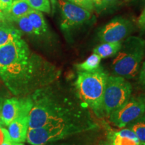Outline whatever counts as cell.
I'll return each instance as SVG.
<instances>
[{"instance_id":"6da1fadb","label":"cell","mask_w":145,"mask_h":145,"mask_svg":"<svg viewBox=\"0 0 145 145\" xmlns=\"http://www.w3.org/2000/svg\"><path fill=\"white\" fill-rule=\"evenodd\" d=\"M57 75V71L32 53L22 39L0 46V77L15 95L33 93Z\"/></svg>"},{"instance_id":"7a4b0ae2","label":"cell","mask_w":145,"mask_h":145,"mask_svg":"<svg viewBox=\"0 0 145 145\" xmlns=\"http://www.w3.org/2000/svg\"><path fill=\"white\" fill-rule=\"evenodd\" d=\"M32 107L29 129L51 124L90 120L88 108L75 92L61 91L47 86L30 95Z\"/></svg>"},{"instance_id":"3957f363","label":"cell","mask_w":145,"mask_h":145,"mask_svg":"<svg viewBox=\"0 0 145 145\" xmlns=\"http://www.w3.org/2000/svg\"><path fill=\"white\" fill-rule=\"evenodd\" d=\"M108 75L101 67L91 72L77 71L76 92L81 100L99 118H103V98Z\"/></svg>"},{"instance_id":"277c9868","label":"cell","mask_w":145,"mask_h":145,"mask_svg":"<svg viewBox=\"0 0 145 145\" xmlns=\"http://www.w3.org/2000/svg\"><path fill=\"white\" fill-rule=\"evenodd\" d=\"M97 128V125L93 120L48 124L40 128L29 129L26 141L32 145H45Z\"/></svg>"},{"instance_id":"5b68a950","label":"cell","mask_w":145,"mask_h":145,"mask_svg":"<svg viewBox=\"0 0 145 145\" xmlns=\"http://www.w3.org/2000/svg\"><path fill=\"white\" fill-rule=\"evenodd\" d=\"M145 54V40L139 36H131L122 41L120 50L112 61L114 75L132 79L140 69Z\"/></svg>"},{"instance_id":"8992f818","label":"cell","mask_w":145,"mask_h":145,"mask_svg":"<svg viewBox=\"0 0 145 145\" xmlns=\"http://www.w3.org/2000/svg\"><path fill=\"white\" fill-rule=\"evenodd\" d=\"M132 86L124 77L108 75L103 98V116L108 117L124 105L132 95Z\"/></svg>"},{"instance_id":"52a82bcc","label":"cell","mask_w":145,"mask_h":145,"mask_svg":"<svg viewBox=\"0 0 145 145\" xmlns=\"http://www.w3.org/2000/svg\"><path fill=\"white\" fill-rule=\"evenodd\" d=\"M145 114V95L139 94L130 97L124 105L112 112L109 120L119 128H124Z\"/></svg>"},{"instance_id":"ba28073f","label":"cell","mask_w":145,"mask_h":145,"mask_svg":"<svg viewBox=\"0 0 145 145\" xmlns=\"http://www.w3.org/2000/svg\"><path fill=\"white\" fill-rule=\"evenodd\" d=\"M133 24L124 17L114 18L101 28L97 37L101 42H122L133 30Z\"/></svg>"},{"instance_id":"9c48e42d","label":"cell","mask_w":145,"mask_h":145,"mask_svg":"<svg viewBox=\"0 0 145 145\" xmlns=\"http://www.w3.org/2000/svg\"><path fill=\"white\" fill-rule=\"evenodd\" d=\"M61 14V29L69 31L88 22L91 18V12L67 1L59 0Z\"/></svg>"},{"instance_id":"30bf717a","label":"cell","mask_w":145,"mask_h":145,"mask_svg":"<svg viewBox=\"0 0 145 145\" xmlns=\"http://www.w3.org/2000/svg\"><path fill=\"white\" fill-rule=\"evenodd\" d=\"M32 107V101L30 95L22 98L16 97L7 99L1 106V120L3 126H8L22 112L30 111Z\"/></svg>"},{"instance_id":"8fae6325","label":"cell","mask_w":145,"mask_h":145,"mask_svg":"<svg viewBox=\"0 0 145 145\" xmlns=\"http://www.w3.org/2000/svg\"><path fill=\"white\" fill-rule=\"evenodd\" d=\"M30 112V111L22 112L8 126L9 136L14 142H24L26 141L29 130Z\"/></svg>"},{"instance_id":"7c38bea8","label":"cell","mask_w":145,"mask_h":145,"mask_svg":"<svg viewBox=\"0 0 145 145\" xmlns=\"http://www.w3.org/2000/svg\"><path fill=\"white\" fill-rule=\"evenodd\" d=\"M108 140L112 142V145H140L141 144L135 134L128 128L109 132Z\"/></svg>"},{"instance_id":"4fadbf2b","label":"cell","mask_w":145,"mask_h":145,"mask_svg":"<svg viewBox=\"0 0 145 145\" xmlns=\"http://www.w3.org/2000/svg\"><path fill=\"white\" fill-rule=\"evenodd\" d=\"M32 8L29 5L27 0H15L13 1L10 9L6 14H3V17L9 21H14V20L27 16Z\"/></svg>"},{"instance_id":"5bb4252c","label":"cell","mask_w":145,"mask_h":145,"mask_svg":"<svg viewBox=\"0 0 145 145\" xmlns=\"http://www.w3.org/2000/svg\"><path fill=\"white\" fill-rule=\"evenodd\" d=\"M27 16L34 29L36 36H40L46 33L48 26L41 12L32 9Z\"/></svg>"},{"instance_id":"9a60e30c","label":"cell","mask_w":145,"mask_h":145,"mask_svg":"<svg viewBox=\"0 0 145 145\" xmlns=\"http://www.w3.org/2000/svg\"><path fill=\"white\" fill-rule=\"evenodd\" d=\"M122 42H104L93 48V53L97 54L101 59H106L116 55L120 50Z\"/></svg>"},{"instance_id":"2e32d148","label":"cell","mask_w":145,"mask_h":145,"mask_svg":"<svg viewBox=\"0 0 145 145\" xmlns=\"http://www.w3.org/2000/svg\"><path fill=\"white\" fill-rule=\"evenodd\" d=\"M22 39V32L14 27L0 25V46Z\"/></svg>"},{"instance_id":"e0dca14e","label":"cell","mask_w":145,"mask_h":145,"mask_svg":"<svg viewBox=\"0 0 145 145\" xmlns=\"http://www.w3.org/2000/svg\"><path fill=\"white\" fill-rule=\"evenodd\" d=\"M101 58L97 54H92L86 61L76 65L77 71L91 72L97 70L100 67Z\"/></svg>"},{"instance_id":"ac0fdd59","label":"cell","mask_w":145,"mask_h":145,"mask_svg":"<svg viewBox=\"0 0 145 145\" xmlns=\"http://www.w3.org/2000/svg\"><path fill=\"white\" fill-rule=\"evenodd\" d=\"M126 128L131 130L141 142H145V114L135 120Z\"/></svg>"},{"instance_id":"d6986e66","label":"cell","mask_w":145,"mask_h":145,"mask_svg":"<svg viewBox=\"0 0 145 145\" xmlns=\"http://www.w3.org/2000/svg\"><path fill=\"white\" fill-rule=\"evenodd\" d=\"M12 22H14L17 24L18 26V30L22 33L24 32V33L30 34V35H36L34 29L32 27L31 23H30L27 16H22V17L14 20Z\"/></svg>"},{"instance_id":"ffe728a7","label":"cell","mask_w":145,"mask_h":145,"mask_svg":"<svg viewBox=\"0 0 145 145\" xmlns=\"http://www.w3.org/2000/svg\"><path fill=\"white\" fill-rule=\"evenodd\" d=\"M29 5L33 10L50 14L51 11V5L50 0H27Z\"/></svg>"},{"instance_id":"44dd1931","label":"cell","mask_w":145,"mask_h":145,"mask_svg":"<svg viewBox=\"0 0 145 145\" xmlns=\"http://www.w3.org/2000/svg\"><path fill=\"white\" fill-rule=\"evenodd\" d=\"M93 1L94 10L97 13H101L114 6L119 0H92Z\"/></svg>"},{"instance_id":"7402d4cb","label":"cell","mask_w":145,"mask_h":145,"mask_svg":"<svg viewBox=\"0 0 145 145\" xmlns=\"http://www.w3.org/2000/svg\"><path fill=\"white\" fill-rule=\"evenodd\" d=\"M69 2L77 5L89 12H92L94 10V6L92 0H67Z\"/></svg>"},{"instance_id":"603a6c76","label":"cell","mask_w":145,"mask_h":145,"mask_svg":"<svg viewBox=\"0 0 145 145\" xmlns=\"http://www.w3.org/2000/svg\"><path fill=\"white\" fill-rule=\"evenodd\" d=\"M14 0H0V12L6 14L10 9Z\"/></svg>"},{"instance_id":"cb8c5ba5","label":"cell","mask_w":145,"mask_h":145,"mask_svg":"<svg viewBox=\"0 0 145 145\" xmlns=\"http://www.w3.org/2000/svg\"><path fill=\"white\" fill-rule=\"evenodd\" d=\"M137 24L141 31L145 32V8L138 18Z\"/></svg>"},{"instance_id":"d4e9b609","label":"cell","mask_w":145,"mask_h":145,"mask_svg":"<svg viewBox=\"0 0 145 145\" xmlns=\"http://www.w3.org/2000/svg\"><path fill=\"white\" fill-rule=\"evenodd\" d=\"M138 82L143 89L145 90V61L143 63L142 67L140 71L138 77Z\"/></svg>"},{"instance_id":"484cf974","label":"cell","mask_w":145,"mask_h":145,"mask_svg":"<svg viewBox=\"0 0 145 145\" xmlns=\"http://www.w3.org/2000/svg\"><path fill=\"white\" fill-rule=\"evenodd\" d=\"M14 143V142H13V141L11 140L10 136H9L8 130H7L6 131H5V135H4V138H3V141L1 142L0 145H13Z\"/></svg>"},{"instance_id":"4316f807","label":"cell","mask_w":145,"mask_h":145,"mask_svg":"<svg viewBox=\"0 0 145 145\" xmlns=\"http://www.w3.org/2000/svg\"><path fill=\"white\" fill-rule=\"evenodd\" d=\"M6 130H7L5 128H4L2 126L0 125V144H1L3 140V138H4V135Z\"/></svg>"},{"instance_id":"83f0119b","label":"cell","mask_w":145,"mask_h":145,"mask_svg":"<svg viewBox=\"0 0 145 145\" xmlns=\"http://www.w3.org/2000/svg\"><path fill=\"white\" fill-rule=\"evenodd\" d=\"M50 5H52V10H54V9H55L56 3H57V0H50Z\"/></svg>"},{"instance_id":"f1b7e54d","label":"cell","mask_w":145,"mask_h":145,"mask_svg":"<svg viewBox=\"0 0 145 145\" xmlns=\"http://www.w3.org/2000/svg\"><path fill=\"white\" fill-rule=\"evenodd\" d=\"M99 145H112V144L110 140H108L103 141V142H101L100 144H99Z\"/></svg>"},{"instance_id":"f546056e","label":"cell","mask_w":145,"mask_h":145,"mask_svg":"<svg viewBox=\"0 0 145 145\" xmlns=\"http://www.w3.org/2000/svg\"><path fill=\"white\" fill-rule=\"evenodd\" d=\"M2 104H3V102L0 100V125L3 126L2 122H1V106H2Z\"/></svg>"},{"instance_id":"4dcf8cb0","label":"cell","mask_w":145,"mask_h":145,"mask_svg":"<svg viewBox=\"0 0 145 145\" xmlns=\"http://www.w3.org/2000/svg\"><path fill=\"white\" fill-rule=\"evenodd\" d=\"M3 14L2 12H0V24H1V20L3 19Z\"/></svg>"},{"instance_id":"1f68e13d","label":"cell","mask_w":145,"mask_h":145,"mask_svg":"<svg viewBox=\"0 0 145 145\" xmlns=\"http://www.w3.org/2000/svg\"><path fill=\"white\" fill-rule=\"evenodd\" d=\"M13 145H24L23 142H14Z\"/></svg>"},{"instance_id":"d6a6232c","label":"cell","mask_w":145,"mask_h":145,"mask_svg":"<svg viewBox=\"0 0 145 145\" xmlns=\"http://www.w3.org/2000/svg\"><path fill=\"white\" fill-rule=\"evenodd\" d=\"M140 145H145V142H141Z\"/></svg>"},{"instance_id":"836d02e7","label":"cell","mask_w":145,"mask_h":145,"mask_svg":"<svg viewBox=\"0 0 145 145\" xmlns=\"http://www.w3.org/2000/svg\"><path fill=\"white\" fill-rule=\"evenodd\" d=\"M142 1H144V0H142Z\"/></svg>"},{"instance_id":"e575fe53","label":"cell","mask_w":145,"mask_h":145,"mask_svg":"<svg viewBox=\"0 0 145 145\" xmlns=\"http://www.w3.org/2000/svg\"><path fill=\"white\" fill-rule=\"evenodd\" d=\"M14 1H15V0H14Z\"/></svg>"}]
</instances>
